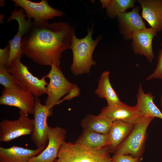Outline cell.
Masks as SVG:
<instances>
[{"instance_id":"6da1fadb","label":"cell","mask_w":162,"mask_h":162,"mask_svg":"<svg viewBox=\"0 0 162 162\" xmlns=\"http://www.w3.org/2000/svg\"><path fill=\"white\" fill-rule=\"evenodd\" d=\"M74 28L64 22H32L22 40L23 54L43 66H59L62 53L70 49Z\"/></svg>"},{"instance_id":"44dd1931","label":"cell","mask_w":162,"mask_h":162,"mask_svg":"<svg viewBox=\"0 0 162 162\" xmlns=\"http://www.w3.org/2000/svg\"><path fill=\"white\" fill-rule=\"evenodd\" d=\"M110 72L104 71L101 75L98 82L97 88L95 93L100 98L106 99L107 106L117 105L122 101L118 94L113 88L110 79Z\"/></svg>"},{"instance_id":"2e32d148","label":"cell","mask_w":162,"mask_h":162,"mask_svg":"<svg viewBox=\"0 0 162 162\" xmlns=\"http://www.w3.org/2000/svg\"><path fill=\"white\" fill-rule=\"evenodd\" d=\"M142 16L157 33L162 30V0H138Z\"/></svg>"},{"instance_id":"d6986e66","label":"cell","mask_w":162,"mask_h":162,"mask_svg":"<svg viewBox=\"0 0 162 162\" xmlns=\"http://www.w3.org/2000/svg\"><path fill=\"white\" fill-rule=\"evenodd\" d=\"M134 124L120 120L113 121L108 135L110 153L114 152L117 148L127 138L132 131Z\"/></svg>"},{"instance_id":"83f0119b","label":"cell","mask_w":162,"mask_h":162,"mask_svg":"<svg viewBox=\"0 0 162 162\" xmlns=\"http://www.w3.org/2000/svg\"><path fill=\"white\" fill-rule=\"evenodd\" d=\"M80 88L76 85H75L70 92L59 101L58 104L61 103L65 100H70L78 96L80 94Z\"/></svg>"},{"instance_id":"f546056e","label":"cell","mask_w":162,"mask_h":162,"mask_svg":"<svg viewBox=\"0 0 162 162\" xmlns=\"http://www.w3.org/2000/svg\"><path fill=\"white\" fill-rule=\"evenodd\" d=\"M160 104L161 107V111H162V94L160 98Z\"/></svg>"},{"instance_id":"e0dca14e","label":"cell","mask_w":162,"mask_h":162,"mask_svg":"<svg viewBox=\"0 0 162 162\" xmlns=\"http://www.w3.org/2000/svg\"><path fill=\"white\" fill-rule=\"evenodd\" d=\"M136 97L137 101L134 106L142 117L162 119V112L154 102L155 97L151 93H145L141 83L139 85Z\"/></svg>"},{"instance_id":"5b68a950","label":"cell","mask_w":162,"mask_h":162,"mask_svg":"<svg viewBox=\"0 0 162 162\" xmlns=\"http://www.w3.org/2000/svg\"><path fill=\"white\" fill-rule=\"evenodd\" d=\"M154 118L143 117L134 128L127 138L116 149L114 153L129 154L141 158L145 149L148 127Z\"/></svg>"},{"instance_id":"484cf974","label":"cell","mask_w":162,"mask_h":162,"mask_svg":"<svg viewBox=\"0 0 162 162\" xmlns=\"http://www.w3.org/2000/svg\"><path fill=\"white\" fill-rule=\"evenodd\" d=\"M113 162H139L141 159L133 157L129 154L114 153L112 157Z\"/></svg>"},{"instance_id":"4dcf8cb0","label":"cell","mask_w":162,"mask_h":162,"mask_svg":"<svg viewBox=\"0 0 162 162\" xmlns=\"http://www.w3.org/2000/svg\"><path fill=\"white\" fill-rule=\"evenodd\" d=\"M161 46H162V44H161Z\"/></svg>"},{"instance_id":"8fae6325","label":"cell","mask_w":162,"mask_h":162,"mask_svg":"<svg viewBox=\"0 0 162 162\" xmlns=\"http://www.w3.org/2000/svg\"><path fill=\"white\" fill-rule=\"evenodd\" d=\"M24 10L21 8L15 9L12 11L7 20L8 23L13 20L18 22V31L13 38L8 41L10 47V56L6 67L8 68L12 61L19 55L22 54L21 49V44L23 37L29 29L32 22L31 19L26 20Z\"/></svg>"},{"instance_id":"277c9868","label":"cell","mask_w":162,"mask_h":162,"mask_svg":"<svg viewBox=\"0 0 162 162\" xmlns=\"http://www.w3.org/2000/svg\"><path fill=\"white\" fill-rule=\"evenodd\" d=\"M21 54L17 57L8 68V71L14 76L17 83L23 89L32 94L35 98L46 94L48 83L45 76L39 79L34 76L27 66L21 62Z\"/></svg>"},{"instance_id":"603a6c76","label":"cell","mask_w":162,"mask_h":162,"mask_svg":"<svg viewBox=\"0 0 162 162\" xmlns=\"http://www.w3.org/2000/svg\"><path fill=\"white\" fill-rule=\"evenodd\" d=\"M136 1L135 0H100L102 7L106 8L108 16L111 19L117 17L120 13L125 12L129 8H133Z\"/></svg>"},{"instance_id":"f1b7e54d","label":"cell","mask_w":162,"mask_h":162,"mask_svg":"<svg viewBox=\"0 0 162 162\" xmlns=\"http://www.w3.org/2000/svg\"><path fill=\"white\" fill-rule=\"evenodd\" d=\"M5 4V1L4 0L0 1V6L3 7Z\"/></svg>"},{"instance_id":"d4e9b609","label":"cell","mask_w":162,"mask_h":162,"mask_svg":"<svg viewBox=\"0 0 162 162\" xmlns=\"http://www.w3.org/2000/svg\"><path fill=\"white\" fill-rule=\"evenodd\" d=\"M146 80L153 79H162V48L159 50L157 64L153 72L146 79Z\"/></svg>"},{"instance_id":"ac0fdd59","label":"cell","mask_w":162,"mask_h":162,"mask_svg":"<svg viewBox=\"0 0 162 162\" xmlns=\"http://www.w3.org/2000/svg\"><path fill=\"white\" fill-rule=\"evenodd\" d=\"M45 148L33 150L16 146L8 148L0 146V162H28Z\"/></svg>"},{"instance_id":"7402d4cb","label":"cell","mask_w":162,"mask_h":162,"mask_svg":"<svg viewBox=\"0 0 162 162\" xmlns=\"http://www.w3.org/2000/svg\"><path fill=\"white\" fill-rule=\"evenodd\" d=\"M76 142L89 149H98L109 145V137L108 134L84 130Z\"/></svg>"},{"instance_id":"8992f818","label":"cell","mask_w":162,"mask_h":162,"mask_svg":"<svg viewBox=\"0 0 162 162\" xmlns=\"http://www.w3.org/2000/svg\"><path fill=\"white\" fill-rule=\"evenodd\" d=\"M49 73L45 76L50 81L46 87L47 97L45 105L52 109L58 105L61 99L68 94L76 84L69 82L64 75L59 66L53 64Z\"/></svg>"},{"instance_id":"52a82bcc","label":"cell","mask_w":162,"mask_h":162,"mask_svg":"<svg viewBox=\"0 0 162 162\" xmlns=\"http://www.w3.org/2000/svg\"><path fill=\"white\" fill-rule=\"evenodd\" d=\"M35 98L31 93L17 85L4 88L0 98V104L16 107L24 113L34 115Z\"/></svg>"},{"instance_id":"5bb4252c","label":"cell","mask_w":162,"mask_h":162,"mask_svg":"<svg viewBox=\"0 0 162 162\" xmlns=\"http://www.w3.org/2000/svg\"><path fill=\"white\" fill-rule=\"evenodd\" d=\"M157 33L151 27L146 28L135 33L131 39V46L134 53L145 56L150 63L152 62L155 57L152 43Z\"/></svg>"},{"instance_id":"3957f363","label":"cell","mask_w":162,"mask_h":162,"mask_svg":"<svg viewBox=\"0 0 162 162\" xmlns=\"http://www.w3.org/2000/svg\"><path fill=\"white\" fill-rule=\"evenodd\" d=\"M110 153L108 146L90 149L76 142L64 141L54 162H113Z\"/></svg>"},{"instance_id":"cb8c5ba5","label":"cell","mask_w":162,"mask_h":162,"mask_svg":"<svg viewBox=\"0 0 162 162\" xmlns=\"http://www.w3.org/2000/svg\"><path fill=\"white\" fill-rule=\"evenodd\" d=\"M0 83L5 88H9L18 84L13 76L6 66H0Z\"/></svg>"},{"instance_id":"9a60e30c","label":"cell","mask_w":162,"mask_h":162,"mask_svg":"<svg viewBox=\"0 0 162 162\" xmlns=\"http://www.w3.org/2000/svg\"><path fill=\"white\" fill-rule=\"evenodd\" d=\"M111 119L113 122L120 120L135 124L143 117L135 106H130L121 102L113 106H106L103 108L100 112Z\"/></svg>"},{"instance_id":"ba28073f","label":"cell","mask_w":162,"mask_h":162,"mask_svg":"<svg viewBox=\"0 0 162 162\" xmlns=\"http://www.w3.org/2000/svg\"><path fill=\"white\" fill-rule=\"evenodd\" d=\"M20 116L15 120L3 119L0 122V142H7L21 136L32 134L34 127V119L28 114L19 111Z\"/></svg>"},{"instance_id":"4316f807","label":"cell","mask_w":162,"mask_h":162,"mask_svg":"<svg viewBox=\"0 0 162 162\" xmlns=\"http://www.w3.org/2000/svg\"><path fill=\"white\" fill-rule=\"evenodd\" d=\"M10 51L9 44L4 49H0V66H6L10 57Z\"/></svg>"},{"instance_id":"7c38bea8","label":"cell","mask_w":162,"mask_h":162,"mask_svg":"<svg viewBox=\"0 0 162 162\" xmlns=\"http://www.w3.org/2000/svg\"><path fill=\"white\" fill-rule=\"evenodd\" d=\"M66 133V130L63 128L49 127L46 146L39 154L31 158L28 162H54L65 141Z\"/></svg>"},{"instance_id":"ffe728a7","label":"cell","mask_w":162,"mask_h":162,"mask_svg":"<svg viewBox=\"0 0 162 162\" xmlns=\"http://www.w3.org/2000/svg\"><path fill=\"white\" fill-rule=\"evenodd\" d=\"M113 122L106 115L100 113L98 116L88 115L82 120L81 124L84 130L107 135Z\"/></svg>"},{"instance_id":"9c48e42d","label":"cell","mask_w":162,"mask_h":162,"mask_svg":"<svg viewBox=\"0 0 162 162\" xmlns=\"http://www.w3.org/2000/svg\"><path fill=\"white\" fill-rule=\"evenodd\" d=\"M34 113V127L31 139L37 148H46L48 142L49 127L47 123L48 117L52 114V109L42 104L40 99L35 98Z\"/></svg>"},{"instance_id":"30bf717a","label":"cell","mask_w":162,"mask_h":162,"mask_svg":"<svg viewBox=\"0 0 162 162\" xmlns=\"http://www.w3.org/2000/svg\"><path fill=\"white\" fill-rule=\"evenodd\" d=\"M16 7H20L25 11L28 19L33 18L35 22L48 20L56 17H61L64 13L50 5L46 0L39 2L28 0H12Z\"/></svg>"},{"instance_id":"7a4b0ae2","label":"cell","mask_w":162,"mask_h":162,"mask_svg":"<svg viewBox=\"0 0 162 162\" xmlns=\"http://www.w3.org/2000/svg\"><path fill=\"white\" fill-rule=\"evenodd\" d=\"M93 32L92 26L90 29L88 30V34L83 38H77L75 31L73 32L70 47L73 60L70 70L74 75L88 73L92 66L96 64L93 59V53L102 37L99 36L94 40Z\"/></svg>"},{"instance_id":"4fadbf2b","label":"cell","mask_w":162,"mask_h":162,"mask_svg":"<svg viewBox=\"0 0 162 162\" xmlns=\"http://www.w3.org/2000/svg\"><path fill=\"white\" fill-rule=\"evenodd\" d=\"M141 7H134L132 10L120 13L117 17L120 32L124 40H131L136 32L146 28L139 12Z\"/></svg>"}]
</instances>
